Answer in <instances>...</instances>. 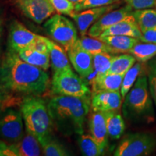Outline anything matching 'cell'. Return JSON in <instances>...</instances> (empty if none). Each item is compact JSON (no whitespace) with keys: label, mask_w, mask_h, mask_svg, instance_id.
Instances as JSON below:
<instances>
[{"label":"cell","mask_w":156,"mask_h":156,"mask_svg":"<svg viewBox=\"0 0 156 156\" xmlns=\"http://www.w3.org/2000/svg\"><path fill=\"white\" fill-rule=\"evenodd\" d=\"M20 109L27 132L38 140L50 134L54 123L48 103L44 99L39 96L23 98Z\"/></svg>","instance_id":"277c9868"},{"label":"cell","mask_w":156,"mask_h":156,"mask_svg":"<svg viewBox=\"0 0 156 156\" xmlns=\"http://www.w3.org/2000/svg\"><path fill=\"white\" fill-rule=\"evenodd\" d=\"M47 34L68 51L77 41V30L70 20L59 14L50 17L44 23Z\"/></svg>","instance_id":"5b68a950"},{"label":"cell","mask_w":156,"mask_h":156,"mask_svg":"<svg viewBox=\"0 0 156 156\" xmlns=\"http://www.w3.org/2000/svg\"><path fill=\"white\" fill-rule=\"evenodd\" d=\"M3 34V17L2 12L0 10V61H1L2 55V38Z\"/></svg>","instance_id":"f35d334b"},{"label":"cell","mask_w":156,"mask_h":156,"mask_svg":"<svg viewBox=\"0 0 156 156\" xmlns=\"http://www.w3.org/2000/svg\"><path fill=\"white\" fill-rule=\"evenodd\" d=\"M107 132L112 140L119 139L125 130V124L119 110L104 112Z\"/></svg>","instance_id":"44dd1931"},{"label":"cell","mask_w":156,"mask_h":156,"mask_svg":"<svg viewBox=\"0 0 156 156\" xmlns=\"http://www.w3.org/2000/svg\"><path fill=\"white\" fill-rule=\"evenodd\" d=\"M89 130L91 136L101 147L106 150L108 146V132L104 112H93L89 119Z\"/></svg>","instance_id":"2e32d148"},{"label":"cell","mask_w":156,"mask_h":156,"mask_svg":"<svg viewBox=\"0 0 156 156\" xmlns=\"http://www.w3.org/2000/svg\"><path fill=\"white\" fill-rule=\"evenodd\" d=\"M51 83L45 70L24 62L15 52L7 50L0 61V84L15 96H40Z\"/></svg>","instance_id":"6da1fadb"},{"label":"cell","mask_w":156,"mask_h":156,"mask_svg":"<svg viewBox=\"0 0 156 156\" xmlns=\"http://www.w3.org/2000/svg\"><path fill=\"white\" fill-rule=\"evenodd\" d=\"M151 95L156 106V57L147 62L145 66Z\"/></svg>","instance_id":"4dcf8cb0"},{"label":"cell","mask_w":156,"mask_h":156,"mask_svg":"<svg viewBox=\"0 0 156 156\" xmlns=\"http://www.w3.org/2000/svg\"><path fill=\"white\" fill-rule=\"evenodd\" d=\"M99 39L106 43L112 51L113 54L127 53L140 39L126 36H107L98 37Z\"/></svg>","instance_id":"ffe728a7"},{"label":"cell","mask_w":156,"mask_h":156,"mask_svg":"<svg viewBox=\"0 0 156 156\" xmlns=\"http://www.w3.org/2000/svg\"><path fill=\"white\" fill-rule=\"evenodd\" d=\"M37 36L38 35L29 30L19 21L13 20L9 25L7 51L17 53L23 48L28 47Z\"/></svg>","instance_id":"30bf717a"},{"label":"cell","mask_w":156,"mask_h":156,"mask_svg":"<svg viewBox=\"0 0 156 156\" xmlns=\"http://www.w3.org/2000/svg\"><path fill=\"white\" fill-rule=\"evenodd\" d=\"M136 58L131 54L113 56L112 65L106 74H125L135 64Z\"/></svg>","instance_id":"4316f807"},{"label":"cell","mask_w":156,"mask_h":156,"mask_svg":"<svg viewBox=\"0 0 156 156\" xmlns=\"http://www.w3.org/2000/svg\"><path fill=\"white\" fill-rule=\"evenodd\" d=\"M113 56L114 55H112V54L108 52H101L93 55L94 77L96 75H104L108 73L112 65Z\"/></svg>","instance_id":"f546056e"},{"label":"cell","mask_w":156,"mask_h":156,"mask_svg":"<svg viewBox=\"0 0 156 156\" xmlns=\"http://www.w3.org/2000/svg\"><path fill=\"white\" fill-rule=\"evenodd\" d=\"M16 5L23 14L41 24L54 13V7L49 0H15Z\"/></svg>","instance_id":"9c48e42d"},{"label":"cell","mask_w":156,"mask_h":156,"mask_svg":"<svg viewBox=\"0 0 156 156\" xmlns=\"http://www.w3.org/2000/svg\"><path fill=\"white\" fill-rule=\"evenodd\" d=\"M45 40L49 50L51 66L54 74H60L73 70L69 62V58H68L65 53L66 51L59 44H56V42L46 37Z\"/></svg>","instance_id":"9a60e30c"},{"label":"cell","mask_w":156,"mask_h":156,"mask_svg":"<svg viewBox=\"0 0 156 156\" xmlns=\"http://www.w3.org/2000/svg\"><path fill=\"white\" fill-rule=\"evenodd\" d=\"M23 99L20 98L15 96L4 87L0 84V113L2 112L9 107H12L17 104V103H21Z\"/></svg>","instance_id":"1f68e13d"},{"label":"cell","mask_w":156,"mask_h":156,"mask_svg":"<svg viewBox=\"0 0 156 156\" xmlns=\"http://www.w3.org/2000/svg\"><path fill=\"white\" fill-rule=\"evenodd\" d=\"M133 15L142 33L156 28V9H136L133 12Z\"/></svg>","instance_id":"603a6c76"},{"label":"cell","mask_w":156,"mask_h":156,"mask_svg":"<svg viewBox=\"0 0 156 156\" xmlns=\"http://www.w3.org/2000/svg\"><path fill=\"white\" fill-rule=\"evenodd\" d=\"M17 54L24 62L41 68L45 71L48 70L50 67L49 54L41 53L28 47L23 48Z\"/></svg>","instance_id":"7402d4cb"},{"label":"cell","mask_w":156,"mask_h":156,"mask_svg":"<svg viewBox=\"0 0 156 156\" xmlns=\"http://www.w3.org/2000/svg\"><path fill=\"white\" fill-rule=\"evenodd\" d=\"M118 1H119V0H83L81 2L75 4V11L76 12H81L90 8H93V7L110 5Z\"/></svg>","instance_id":"d6a6232c"},{"label":"cell","mask_w":156,"mask_h":156,"mask_svg":"<svg viewBox=\"0 0 156 156\" xmlns=\"http://www.w3.org/2000/svg\"><path fill=\"white\" fill-rule=\"evenodd\" d=\"M107 36H126L140 39L142 32L138 27L134 15H132L106 29L99 37Z\"/></svg>","instance_id":"e0dca14e"},{"label":"cell","mask_w":156,"mask_h":156,"mask_svg":"<svg viewBox=\"0 0 156 156\" xmlns=\"http://www.w3.org/2000/svg\"><path fill=\"white\" fill-rule=\"evenodd\" d=\"M142 69H143V67H142V63L137 62L134 64L125 73L120 88V93L122 98H124L129 91L131 90Z\"/></svg>","instance_id":"f1b7e54d"},{"label":"cell","mask_w":156,"mask_h":156,"mask_svg":"<svg viewBox=\"0 0 156 156\" xmlns=\"http://www.w3.org/2000/svg\"><path fill=\"white\" fill-rule=\"evenodd\" d=\"M58 14L71 15L75 12V5L69 0H49Z\"/></svg>","instance_id":"836d02e7"},{"label":"cell","mask_w":156,"mask_h":156,"mask_svg":"<svg viewBox=\"0 0 156 156\" xmlns=\"http://www.w3.org/2000/svg\"><path fill=\"white\" fill-rule=\"evenodd\" d=\"M90 102V97L56 95L52 98L48 106L53 123L64 134L81 135Z\"/></svg>","instance_id":"7a4b0ae2"},{"label":"cell","mask_w":156,"mask_h":156,"mask_svg":"<svg viewBox=\"0 0 156 156\" xmlns=\"http://www.w3.org/2000/svg\"><path fill=\"white\" fill-rule=\"evenodd\" d=\"M22 114L14 108H7L0 113V140L15 143L24 135Z\"/></svg>","instance_id":"ba28073f"},{"label":"cell","mask_w":156,"mask_h":156,"mask_svg":"<svg viewBox=\"0 0 156 156\" xmlns=\"http://www.w3.org/2000/svg\"><path fill=\"white\" fill-rule=\"evenodd\" d=\"M126 2L135 10L156 7V0H126Z\"/></svg>","instance_id":"e575fe53"},{"label":"cell","mask_w":156,"mask_h":156,"mask_svg":"<svg viewBox=\"0 0 156 156\" xmlns=\"http://www.w3.org/2000/svg\"><path fill=\"white\" fill-rule=\"evenodd\" d=\"M122 99L120 91H101L92 93L90 106L93 112L119 110Z\"/></svg>","instance_id":"5bb4252c"},{"label":"cell","mask_w":156,"mask_h":156,"mask_svg":"<svg viewBox=\"0 0 156 156\" xmlns=\"http://www.w3.org/2000/svg\"><path fill=\"white\" fill-rule=\"evenodd\" d=\"M69 61L74 69L83 79H86L94 73L93 55L75 44L67 51Z\"/></svg>","instance_id":"4fadbf2b"},{"label":"cell","mask_w":156,"mask_h":156,"mask_svg":"<svg viewBox=\"0 0 156 156\" xmlns=\"http://www.w3.org/2000/svg\"><path fill=\"white\" fill-rule=\"evenodd\" d=\"M117 5L93 7L83 10L80 12H73L70 15L77 24V28L82 36H85L90 26L94 24L101 17L117 7Z\"/></svg>","instance_id":"7c38bea8"},{"label":"cell","mask_w":156,"mask_h":156,"mask_svg":"<svg viewBox=\"0 0 156 156\" xmlns=\"http://www.w3.org/2000/svg\"><path fill=\"white\" fill-rule=\"evenodd\" d=\"M77 44L83 49L92 55H95L101 52H108V53L112 54V51L110 47L106 43H104L98 38H93V37L90 38V37L83 36L81 38L77 39Z\"/></svg>","instance_id":"cb8c5ba5"},{"label":"cell","mask_w":156,"mask_h":156,"mask_svg":"<svg viewBox=\"0 0 156 156\" xmlns=\"http://www.w3.org/2000/svg\"><path fill=\"white\" fill-rule=\"evenodd\" d=\"M140 41L142 42L156 44V28L151 29L142 33V37Z\"/></svg>","instance_id":"74e56055"},{"label":"cell","mask_w":156,"mask_h":156,"mask_svg":"<svg viewBox=\"0 0 156 156\" xmlns=\"http://www.w3.org/2000/svg\"><path fill=\"white\" fill-rule=\"evenodd\" d=\"M69 1L72 2L74 4H77L79 2H81L83 1V0H69Z\"/></svg>","instance_id":"ab89813d"},{"label":"cell","mask_w":156,"mask_h":156,"mask_svg":"<svg viewBox=\"0 0 156 156\" xmlns=\"http://www.w3.org/2000/svg\"><path fill=\"white\" fill-rule=\"evenodd\" d=\"M0 156H17L12 143L0 140Z\"/></svg>","instance_id":"8d00e7d4"},{"label":"cell","mask_w":156,"mask_h":156,"mask_svg":"<svg viewBox=\"0 0 156 156\" xmlns=\"http://www.w3.org/2000/svg\"><path fill=\"white\" fill-rule=\"evenodd\" d=\"M132 15H133L132 8L128 5L116 10L108 12L92 25V26L87 31V34L90 37L98 38L106 29Z\"/></svg>","instance_id":"8fae6325"},{"label":"cell","mask_w":156,"mask_h":156,"mask_svg":"<svg viewBox=\"0 0 156 156\" xmlns=\"http://www.w3.org/2000/svg\"><path fill=\"white\" fill-rule=\"evenodd\" d=\"M54 94L76 97H90L92 92L82 77L73 70L60 74H54L51 83Z\"/></svg>","instance_id":"52a82bcc"},{"label":"cell","mask_w":156,"mask_h":156,"mask_svg":"<svg viewBox=\"0 0 156 156\" xmlns=\"http://www.w3.org/2000/svg\"><path fill=\"white\" fill-rule=\"evenodd\" d=\"M28 48L36 51L41 52V53L49 54V50H48L47 44L45 40V37L38 36V35L34 40V41L28 46Z\"/></svg>","instance_id":"d590c367"},{"label":"cell","mask_w":156,"mask_h":156,"mask_svg":"<svg viewBox=\"0 0 156 156\" xmlns=\"http://www.w3.org/2000/svg\"><path fill=\"white\" fill-rule=\"evenodd\" d=\"M156 149V137L148 133L127 134L117 146L115 156L150 155Z\"/></svg>","instance_id":"8992f818"},{"label":"cell","mask_w":156,"mask_h":156,"mask_svg":"<svg viewBox=\"0 0 156 156\" xmlns=\"http://www.w3.org/2000/svg\"><path fill=\"white\" fill-rule=\"evenodd\" d=\"M17 156H38L41 153V146L38 138L28 132L20 140L12 143Z\"/></svg>","instance_id":"d6986e66"},{"label":"cell","mask_w":156,"mask_h":156,"mask_svg":"<svg viewBox=\"0 0 156 156\" xmlns=\"http://www.w3.org/2000/svg\"><path fill=\"white\" fill-rule=\"evenodd\" d=\"M125 74H104L92 78V93L101 91H119Z\"/></svg>","instance_id":"ac0fdd59"},{"label":"cell","mask_w":156,"mask_h":156,"mask_svg":"<svg viewBox=\"0 0 156 156\" xmlns=\"http://www.w3.org/2000/svg\"><path fill=\"white\" fill-rule=\"evenodd\" d=\"M79 145L83 155L99 156L104 155L105 149L101 147L91 134H81Z\"/></svg>","instance_id":"83f0119b"},{"label":"cell","mask_w":156,"mask_h":156,"mask_svg":"<svg viewBox=\"0 0 156 156\" xmlns=\"http://www.w3.org/2000/svg\"><path fill=\"white\" fill-rule=\"evenodd\" d=\"M43 153L46 156H67L69 153L63 145L50 134L38 139Z\"/></svg>","instance_id":"d4e9b609"},{"label":"cell","mask_w":156,"mask_h":156,"mask_svg":"<svg viewBox=\"0 0 156 156\" xmlns=\"http://www.w3.org/2000/svg\"><path fill=\"white\" fill-rule=\"evenodd\" d=\"M145 67L125 96L122 112L128 119L151 122L154 118V108L151 98Z\"/></svg>","instance_id":"3957f363"},{"label":"cell","mask_w":156,"mask_h":156,"mask_svg":"<svg viewBox=\"0 0 156 156\" xmlns=\"http://www.w3.org/2000/svg\"><path fill=\"white\" fill-rule=\"evenodd\" d=\"M129 53L133 55L136 61L145 63L156 56V44L139 41L132 48Z\"/></svg>","instance_id":"484cf974"}]
</instances>
